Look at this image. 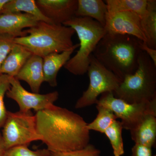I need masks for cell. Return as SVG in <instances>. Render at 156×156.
I'll return each mask as SVG.
<instances>
[{
    "label": "cell",
    "mask_w": 156,
    "mask_h": 156,
    "mask_svg": "<svg viewBox=\"0 0 156 156\" xmlns=\"http://www.w3.org/2000/svg\"><path fill=\"white\" fill-rule=\"evenodd\" d=\"M62 25L72 28L80 42L79 50L66 63L64 68L75 75H83L87 72L91 55L106 31L103 26L89 17H74Z\"/></svg>",
    "instance_id": "5b68a950"
},
{
    "label": "cell",
    "mask_w": 156,
    "mask_h": 156,
    "mask_svg": "<svg viewBox=\"0 0 156 156\" xmlns=\"http://www.w3.org/2000/svg\"><path fill=\"white\" fill-rule=\"evenodd\" d=\"M130 132L131 139L135 144L152 148L156 140V115H147Z\"/></svg>",
    "instance_id": "9a60e30c"
},
{
    "label": "cell",
    "mask_w": 156,
    "mask_h": 156,
    "mask_svg": "<svg viewBox=\"0 0 156 156\" xmlns=\"http://www.w3.org/2000/svg\"><path fill=\"white\" fill-rule=\"evenodd\" d=\"M28 145H21L7 150L5 156H51V152L48 149L32 151Z\"/></svg>",
    "instance_id": "cb8c5ba5"
},
{
    "label": "cell",
    "mask_w": 156,
    "mask_h": 156,
    "mask_svg": "<svg viewBox=\"0 0 156 156\" xmlns=\"http://www.w3.org/2000/svg\"><path fill=\"white\" fill-rule=\"evenodd\" d=\"M96 105L110 109L117 119H121L123 129L131 131L147 115H156V99L149 102L130 104L115 97L112 92L101 94Z\"/></svg>",
    "instance_id": "ba28073f"
},
{
    "label": "cell",
    "mask_w": 156,
    "mask_h": 156,
    "mask_svg": "<svg viewBox=\"0 0 156 156\" xmlns=\"http://www.w3.org/2000/svg\"><path fill=\"white\" fill-rule=\"evenodd\" d=\"M25 31L27 35L15 38L14 43L42 58L51 53L67 51L74 46L72 37L75 31L69 27L39 21Z\"/></svg>",
    "instance_id": "3957f363"
},
{
    "label": "cell",
    "mask_w": 156,
    "mask_h": 156,
    "mask_svg": "<svg viewBox=\"0 0 156 156\" xmlns=\"http://www.w3.org/2000/svg\"><path fill=\"white\" fill-rule=\"evenodd\" d=\"M10 89L6 93L7 97L15 101L19 105L20 111L28 112L33 109L36 112L50 108L57 100V91L45 94L28 92L26 90L20 81L10 77Z\"/></svg>",
    "instance_id": "9c48e42d"
},
{
    "label": "cell",
    "mask_w": 156,
    "mask_h": 156,
    "mask_svg": "<svg viewBox=\"0 0 156 156\" xmlns=\"http://www.w3.org/2000/svg\"><path fill=\"white\" fill-rule=\"evenodd\" d=\"M138 61L136 71L126 76L113 93L115 97L128 103L149 102L156 99V66L144 51L140 54Z\"/></svg>",
    "instance_id": "277c9868"
},
{
    "label": "cell",
    "mask_w": 156,
    "mask_h": 156,
    "mask_svg": "<svg viewBox=\"0 0 156 156\" xmlns=\"http://www.w3.org/2000/svg\"><path fill=\"white\" fill-rule=\"evenodd\" d=\"M36 4L44 15L55 25H62L75 17L78 0H37Z\"/></svg>",
    "instance_id": "8fae6325"
},
{
    "label": "cell",
    "mask_w": 156,
    "mask_h": 156,
    "mask_svg": "<svg viewBox=\"0 0 156 156\" xmlns=\"http://www.w3.org/2000/svg\"><path fill=\"white\" fill-rule=\"evenodd\" d=\"M10 76L7 75L0 74V128H2L5 122L8 111L6 109L4 98L10 89Z\"/></svg>",
    "instance_id": "603a6c76"
},
{
    "label": "cell",
    "mask_w": 156,
    "mask_h": 156,
    "mask_svg": "<svg viewBox=\"0 0 156 156\" xmlns=\"http://www.w3.org/2000/svg\"><path fill=\"white\" fill-rule=\"evenodd\" d=\"M23 12L34 16L38 21L53 24L50 20L42 14L34 0H9L3 7L0 14Z\"/></svg>",
    "instance_id": "ac0fdd59"
},
{
    "label": "cell",
    "mask_w": 156,
    "mask_h": 156,
    "mask_svg": "<svg viewBox=\"0 0 156 156\" xmlns=\"http://www.w3.org/2000/svg\"><path fill=\"white\" fill-rule=\"evenodd\" d=\"M15 78L26 82L32 92L39 93L42 84L44 82L43 58L33 54Z\"/></svg>",
    "instance_id": "4fadbf2b"
},
{
    "label": "cell",
    "mask_w": 156,
    "mask_h": 156,
    "mask_svg": "<svg viewBox=\"0 0 156 156\" xmlns=\"http://www.w3.org/2000/svg\"><path fill=\"white\" fill-rule=\"evenodd\" d=\"M35 115L38 133L51 152L79 150L89 144L88 124L77 114L54 105Z\"/></svg>",
    "instance_id": "6da1fadb"
},
{
    "label": "cell",
    "mask_w": 156,
    "mask_h": 156,
    "mask_svg": "<svg viewBox=\"0 0 156 156\" xmlns=\"http://www.w3.org/2000/svg\"><path fill=\"white\" fill-rule=\"evenodd\" d=\"M32 53L18 44H14L1 67V74L15 77Z\"/></svg>",
    "instance_id": "2e32d148"
},
{
    "label": "cell",
    "mask_w": 156,
    "mask_h": 156,
    "mask_svg": "<svg viewBox=\"0 0 156 156\" xmlns=\"http://www.w3.org/2000/svg\"><path fill=\"white\" fill-rule=\"evenodd\" d=\"M141 25L149 48L156 49V1L147 0L146 12L141 18Z\"/></svg>",
    "instance_id": "d6986e66"
},
{
    "label": "cell",
    "mask_w": 156,
    "mask_h": 156,
    "mask_svg": "<svg viewBox=\"0 0 156 156\" xmlns=\"http://www.w3.org/2000/svg\"><path fill=\"white\" fill-rule=\"evenodd\" d=\"M131 156H152V148L135 144L132 148Z\"/></svg>",
    "instance_id": "4316f807"
},
{
    "label": "cell",
    "mask_w": 156,
    "mask_h": 156,
    "mask_svg": "<svg viewBox=\"0 0 156 156\" xmlns=\"http://www.w3.org/2000/svg\"><path fill=\"white\" fill-rule=\"evenodd\" d=\"M2 128V136L6 150L18 146L28 145L33 141H42L37 131L35 115L31 111H8Z\"/></svg>",
    "instance_id": "8992f818"
},
{
    "label": "cell",
    "mask_w": 156,
    "mask_h": 156,
    "mask_svg": "<svg viewBox=\"0 0 156 156\" xmlns=\"http://www.w3.org/2000/svg\"><path fill=\"white\" fill-rule=\"evenodd\" d=\"M89 84L87 90L76 102V108H82L97 103L99 95L107 92L113 93L122 81L113 73L101 64L93 55L87 70Z\"/></svg>",
    "instance_id": "52a82bcc"
},
{
    "label": "cell",
    "mask_w": 156,
    "mask_h": 156,
    "mask_svg": "<svg viewBox=\"0 0 156 156\" xmlns=\"http://www.w3.org/2000/svg\"><path fill=\"white\" fill-rule=\"evenodd\" d=\"M140 49L145 52L149 57L151 59L154 64L156 66V50L149 48L146 42H141L140 44Z\"/></svg>",
    "instance_id": "83f0119b"
},
{
    "label": "cell",
    "mask_w": 156,
    "mask_h": 156,
    "mask_svg": "<svg viewBox=\"0 0 156 156\" xmlns=\"http://www.w3.org/2000/svg\"><path fill=\"white\" fill-rule=\"evenodd\" d=\"M98 113L95 120L87 124V128L90 130L98 131L104 134L105 131L111 126L117 118L115 115L109 109L96 105Z\"/></svg>",
    "instance_id": "44dd1931"
},
{
    "label": "cell",
    "mask_w": 156,
    "mask_h": 156,
    "mask_svg": "<svg viewBox=\"0 0 156 156\" xmlns=\"http://www.w3.org/2000/svg\"><path fill=\"white\" fill-rule=\"evenodd\" d=\"M38 21L25 13L0 14V34H9L15 38L25 36L27 34L23 30L34 26Z\"/></svg>",
    "instance_id": "7c38bea8"
},
{
    "label": "cell",
    "mask_w": 156,
    "mask_h": 156,
    "mask_svg": "<svg viewBox=\"0 0 156 156\" xmlns=\"http://www.w3.org/2000/svg\"><path fill=\"white\" fill-rule=\"evenodd\" d=\"M80 47L79 44L74 45L67 51L60 53H53L43 58L44 80L51 87L57 86V76L58 71L70 58L74 50Z\"/></svg>",
    "instance_id": "5bb4252c"
},
{
    "label": "cell",
    "mask_w": 156,
    "mask_h": 156,
    "mask_svg": "<svg viewBox=\"0 0 156 156\" xmlns=\"http://www.w3.org/2000/svg\"><path fill=\"white\" fill-rule=\"evenodd\" d=\"M6 150L4 145L2 134L0 133V156H5Z\"/></svg>",
    "instance_id": "f1b7e54d"
},
{
    "label": "cell",
    "mask_w": 156,
    "mask_h": 156,
    "mask_svg": "<svg viewBox=\"0 0 156 156\" xmlns=\"http://www.w3.org/2000/svg\"><path fill=\"white\" fill-rule=\"evenodd\" d=\"M101 151L89 144L86 147L72 151L51 152V156H100Z\"/></svg>",
    "instance_id": "484cf974"
},
{
    "label": "cell",
    "mask_w": 156,
    "mask_h": 156,
    "mask_svg": "<svg viewBox=\"0 0 156 156\" xmlns=\"http://www.w3.org/2000/svg\"><path fill=\"white\" fill-rule=\"evenodd\" d=\"M15 38L9 34H0V74L2 65L15 44Z\"/></svg>",
    "instance_id": "d4e9b609"
},
{
    "label": "cell",
    "mask_w": 156,
    "mask_h": 156,
    "mask_svg": "<svg viewBox=\"0 0 156 156\" xmlns=\"http://www.w3.org/2000/svg\"><path fill=\"white\" fill-rule=\"evenodd\" d=\"M156 156V155H154V156Z\"/></svg>",
    "instance_id": "4dcf8cb0"
},
{
    "label": "cell",
    "mask_w": 156,
    "mask_h": 156,
    "mask_svg": "<svg viewBox=\"0 0 156 156\" xmlns=\"http://www.w3.org/2000/svg\"><path fill=\"white\" fill-rule=\"evenodd\" d=\"M107 13V6L105 1L78 0L75 17L92 18L105 27Z\"/></svg>",
    "instance_id": "e0dca14e"
},
{
    "label": "cell",
    "mask_w": 156,
    "mask_h": 156,
    "mask_svg": "<svg viewBox=\"0 0 156 156\" xmlns=\"http://www.w3.org/2000/svg\"><path fill=\"white\" fill-rule=\"evenodd\" d=\"M141 42L131 36L106 34L98 42L92 55L122 81L138 68V58L142 51Z\"/></svg>",
    "instance_id": "7a4b0ae2"
},
{
    "label": "cell",
    "mask_w": 156,
    "mask_h": 156,
    "mask_svg": "<svg viewBox=\"0 0 156 156\" xmlns=\"http://www.w3.org/2000/svg\"><path fill=\"white\" fill-rule=\"evenodd\" d=\"M9 1V0H0V14L4 6Z\"/></svg>",
    "instance_id": "f546056e"
},
{
    "label": "cell",
    "mask_w": 156,
    "mask_h": 156,
    "mask_svg": "<svg viewBox=\"0 0 156 156\" xmlns=\"http://www.w3.org/2000/svg\"><path fill=\"white\" fill-rule=\"evenodd\" d=\"M123 129L121 122L116 120L104 132L110 142L115 156H122L125 153L122 136Z\"/></svg>",
    "instance_id": "7402d4cb"
},
{
    "label": "cell",
    "mask_w": 156,
    "mask_h": 156,
    "mask_svg": "<svg viewBox=\"0 0 156 156\" xmlns=\"http://www.w3.org/2000/svg\"><path fill=\"white\" fill-rule=\"evenodd\" d=\"M108 12H133L142 18L146 12L147 0H106Z\"/></svg>",
    "instance_id": "ffe728a7"
},
{
    "label": "cell",
    "mask_w": 156,
    "mask_h": 156,
    "mask_svg": "<svg viewBox=\"0 0 156 156\" xmlns=\"http://www.w3.org/2000/svg\"><path fill=\"white\" fill-rule=\"evenodd\" d=\"M104 28L106 34L127 35L147 42L141 25V18L134 12H108Z\"/></svg>",
    "instance_id": "30bf717a"
}]
</instances>
